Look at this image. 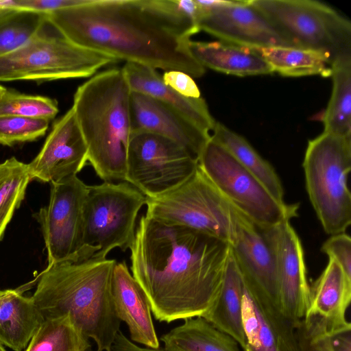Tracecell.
<instances>
[{
  "label": "cell",
  "instance_id": "obj_22",
  "mask_svg": "<svg viewBox=\"0 0 351 351\" xmlns=\"http://www.w3.org/2000/svg\"><path fill=\"white\" fill-rule=\"evenodd\" d=\"M22 290H0V343L14 351L25 349L45 320Z\"/></svg>",
  "mask_w": 351,
  "mask_h": 351
},
{
  "label": "cell",
  "instance_id": "obj_33",
  "mask_svg": "<svg viewBox=\"0 0 351 351\" xmlns=\"http://www.w3.org/2000/svg\"><path fill=\"white\" fill-rule=\"evenodd\" d=\"M50 121L15 115H0V144L12 146L34 141L47 132Z\"/></svg>",
  "mask_w": 351,
  "mask_h": 351
},
{
  "label": "cell",
  "instance_id": "obj_13",
  "mask_svg": "<svg viewBox=\"0 0 351 351\" xmlns=\"http://www.w3.org/2000/svg\"><path fill=\"white\" fill-rule=\"evenodd\" d=\"M261 230L274 257L281 311L296 328L305 317L311 295L302 243L290 221Z\"/></svg>",
  "mask_w": 351,
  "mask_h": 351
},
{
  "label": "cell",
  "instance_id": "obj_14",
  "mask_svg": "<svg viewBox=\"0 0 351 351\" xmlns=\"http://www.w3.org/2000/svg\"><path fill=\"white\" fill-rule=\"evenodd\" d=\"M200 7L202 14L197 23L199 30L226 43L249 49L289 47L267 19L247 1H233L228 5L215 8Z\"/></svg>",
  "mask_w": 351,
  "mask_h": 351
},
{
  "label": "cell",
  "instance_id": "obj_2",
  "mask_svg": "<svg viewBox=\"0 0 351 351\" xmlns=\"http://www.w3.org/2000/svg\"><path fill=\"white\" fill-rule=\"evenodd\" d=\"M129 249L131 274L157 320L203 317L212 308L222 286L229 243L144 215Z\"/></svg>",
  "mask_w": 351,
  "mask_h": 351
},
{
  "label": "cell",
  "instance_id": "obj_19",
  "mask_svg": "<svg viewBox=\"0 0 351 351\" xmlns=\"http://www.w3.org/2000/svg\"><path fill=\"white\" fill-rule=\"evenodd\" d=\"M112 293L117 315L127 324L131 340L146 348H159L147 298L125 261L114 266Z\"/></svg>",
  "mask_w": 351,
  "mask_h": 351
},
{
  "label": "cell",
  "instance_id": "obj_31",
  "mask_svg": "<svg viewBox=\"0 0 351 351\" xmlns=\"http://www.w3.org/2000/svg\"><path fill=\"white\" fill-rule=\"evenodd\" d=\"M31 180L27 164L15 157L0 163V241Z\"/></svg>",
  "mask_w": 351,
  "mask_h": 351
},
{
  "label": "cell",
  "instance_id": "obj_17",
  "mask_svg": "<svg viewBox=\"0 0 351 351\" xmlns=\"http://www.w3.org/2000/svg\"><path fill=\"white\" fill-rule=\"evenodd\" d=\"M230 247L245 283L280 306L272 251L261 230L241 212Z\"/></svg>",
  "mask_w": 351,
  "mask_h": 351
},
{
  "label": "cell",
  "instance_id": "obj_24",
  "mask_svg": "<svg viewBox=\"0 0 351 351\" xmlns=\"http://www.w3.org/2000/svg\"><path fill=\"white\" fill-rule=\"evenodd\" d=\"M243 287V279L230 247L219 294L203 317L232 337L241 348L244 346L242 324Z\"/></svg>",
  "mask_w": 351,
  "mask_h": 351
},
{
  "label": "cell",
  "instance_id": "obj_9",
  "mask_svg": "<svg viewBox=\"0 0 351 351\" xmlns=\"http://www.w3.org/2000/svg\"><path fill=\"white\" fill-rule=\"evenodd\" d=\"M146 196L128 182L88 186L84 213V247L91 256L107 258L114 248L125 252L134 237L136 219Z\"/></svg>",
  "mask_w": 351,
  "mask_h": 351
},
{
  "label": "cell",
  "instance_id": "obj_12",
  "mask_svg": "<svg viewBox=\"0 0 351 351\" xmlns=\"http://www.w3.org/2000/svg\"><path fill=\"white\" fill-rule=\"evenodd\" d=\"M88 192L77 176L50 183L47 206L34 214L40 226L48 265L71 258L92 256L84 247V213Z\"/></svg>",
  "mask_w": 351,
  "mask_h": 351
},
{
  "label": "cell",
  "instance_id": "obj_29",
  "mask_svg": "<svg viewBox=\"0 0 351 351\" xmlns=\"http://www.w3.org/2000/svg\"><path fill=\"white\" fill-rule=\"evenodd\" d=\"M91 344L69 315L45 319L25 351H90Z\"/></svg>",
  "mask_w": 351,
  "mask_h": 351
},
{
  "label": "cell",
  "instance_id": "obj_40",
  "mask_svg": "<svg viewBox=\"0 0 351 351\" xmlns=\"http://www.w3.org/2000/svg\"><path fill=\"white\" fill-rule=\"evenodd\" d=\"M7 89L3 86L0 85V98L3 95V94L5 92Z\"/></svg>",
  "mask_w": 351,
  "mask_h": 351
},
{
  "label": "cell",
  "instance_id": "obj_27",
  "mask_svg": "<svg viewBox=\"0 0 351 351\" xmlns=\"http://www.w3.org/2000/svg\"><path fill=\"white\" fill-rule=\"evenodd\" d=\"M271 66L274 72L287 77L319 75L330 77L332 60L319 51L287 46L251 49Z\"/></svg>",
  "mask_w": 351,
  "mask_h": 351
},
{
  "label": "cell",
  "instance_id": "obj_6",
  "mask_svg": "<svg viewBox=\"0 0 351 351\" xmlns=\"http://www.w3.org/2000/svg\"><path fill=\"white\" fill-rule=\"evenodd\" d=\"M46 24L23 46L0 56V82L92 77L104 66L117 61L72 43L56 29L49 32Z\"/></svg>",
  "mask_w": 351,
  "mask_h": 351
},
{
  "label": "cell",
  "instance_id": "obj_16",
  "mask_svg": "<svg viewBox=\"0 0 351 351\" xmlns=\"http://www.w3.org/2000/svg\"><path fill=\"white\" fill-rule=\"evenodd\" d=\"M243 283V350L300 351L295 328L280 306Z\"/></svg>",
  "mask_w": 351,
  "mask_h": 351
},
{
  "label": "cell",
  "instance_id": "obj_18",
  "mask_svg": "<svg viewBox=\"0 0 351 351\" xmlns=\"http://www.w3.org/2000/svg\"><path fill=\"white\" fill-rule=\"evenodd\" d=\"M133 132H146L170 138L199 157L210 138L207 133L165 103L149 95L131 91Z\"/></svg>",
  "mask_w": 351,
  "mask_h": 351
},
{
  "label": "cell",
  "instance_id": "obj_15",
  "mask_svg": "<svg viewBox=\"0 0 351 351\" xmlns=\"http://www.w3.org/2000/svg\"><path fill=\"white\" fill-rule=\"evenodd\" d=\"M88 162V148L71 108L53 125L38 155L29 164L31 180L56 182L76 176Z\"/></svg>",
  "mask_w": 351,
  "mask_h": 351
},
{
  "label": "cell",
  "instance_id": "obj_4",
  "mask_svg": "<svg viewBox=\"0 0 351 351\" xmlns=\"http://www.w3.org/2000/svg\"><path fill=\"white\" fill-rule=\"evenodd\" d=\"M131 90L121 69L100 72L79 86L72 108L88 148V162L104 182H125L132 134Z\"/></svg>",
  "mask_w": 351,
  "mask_h": 351
},
{
  "label": "cell",
  "instance_id": "obj_36",
  "mask_svg": "<svg viewBox=\"0 0 351 351\" xmlns=\"http://www.w3.org/2000/svg\"><path fill=\"white\" fill-rule=\"evenodd\" d=\"M90 0H0V7L48 14L51 12L87 3Z\"/></svg>",
  "mask_w": 351,
  "mask_h": 351
},
{
  "label": "cell",
  "instance_id": "obj_21",
  "mask_svg": "<svg viewBox=\"0 0 351 351\" xmlns=\"http://www.w3.org/2000/svg\"><path fill=\"white\" fill-rule=\"evenodd\" d=\"M132 92L152 97L169 106L202 130L213 131L215 121L205 100L184 97L166 85L157 70L134 62H125L121 68Z\"/></svg>",
  "mask_w": 351,
  "mask_h": 351
},
{
  "label": "cell",
  "instance_id": "obj_28",
  "mask_svg": "<svg viewBox=\"0 0 351 351\" xmlns=\"http://www.w3.org/2000/svg\"><path fill=\"white\" fill-rule=\"evenodd\" d=\"M332 89L322 121L324 132L351 135V54L332 62Z\"/></svg>",
  "mask_w": 351,
  "mask_h": 351
},
{
  "label": "cell",
  "instance_id": "obj_37",
  "mask_svg": "<svg viewBox=\"0 0 351 351\" xmlns=\"http://www.w3.org/2000/svg\"><path fill=\"white\" fill-rule=\"evenodd\" d=\"M164 83L172 88L180 95L189 98L201 97V94L192 77L189 75L178 71H165L162 75Z\"/></svg>",
  "mask_w": 351,
  "mask_h": 351
},
{
  "label": "cell",
  "instance_id": "obj_8",
  "mask_svg": "<svg viewBox=\"0 0 351 351\" xmlns=\"http://www.w3.org/2000/svg\"><path fill=\"white\" fill-rule=\"evenodd\" d=\"M289 47L319 51L332 61L351 54V23L324 3L314 0H250Z\"/></svg>",
  "mask_w": 351,
  "mask_h": 351
},
{
  "label": "cell",
  "instance_id": "obj_39",
  "mask_svg": "<svg viewBox=\"0 0 351 351\" xmlns=\"http://www.w3.org/2000/svg\"><path fill=\"white\" fill-rule=\"evenodd\" d=\"M110 351H166L164 348H142L129 340L123 332L119 330L114 340Z\"/></svg>",
  "mask_w": 351,
  "mask_h": 351
},
{
  "label": "cell",
  "instance_id": "obj_34",
  "mask_svg": "<svg viewBox=\"0 0 351 351\" xmlns=\"http://www.w3.org/2000/svg\"><path fill=\"white\" fill-rule=\"evenodd\" d=\"M295 332L300 351H332L326 328L317 320L304 317Z\"/></svg>",
  "mask_w": 351,
  "mask_h": 351
},
{
  "label": "cell",
  "instance_id": "obj_25",
  "mask_svg": "<svg viewBox=\"0 0 351 351\" xmlns=\"http://www.w3.org/2000/svg\"><path fill=\"white\" fill-rule=\"evenodd\" d=\"M166 351H241L239 343L203 317L184 323L160 337Z\"/></svg>",
  "mask_w": 351,
  "mask_h": 351
},
{
  "label": "cell",
  "instance_id": "obj_7",
  "mask_svg": "<svg viewBox=\"0 0 351 351\" xmlns=\"http://www.w3.org/2000/svg\"><path fill=\"white\" fill-rule=\"evenodd\" d=\"M146 215L185 226L231 245L240 213L199 166L185 181L154 197H146Z\"/></svg>",
  "mask_w": 351,
  "mask_h": 351
},
{
  "label": "cell",
  "instance_id": "obj_11",
  "mask_svg": "<svg viewBox=\"0 0 351 351\" xmlns=\"http://www.w3.org/2000/svg\"><path fill=\"white\" fill-rule=\"evenodd\" d=\"M198 167V159L184 147L167 137L133 132L129 142L125 182L147 197L176 187Z\"/></svg>",
  "mask_w": 351,
  "mask_h": 351
},
{
  "label": "cell",
  "instance_id": "obj_23",
  "mask_svg": "<svg viewBox=\"0 0 351 351\" xmlns=\"http://www.w3.org/2000/svg\"><path fill=\"white\" fill-rule=\"evenodd\" d=\"M189 49L204 68L240 76L271 74L267 62L255 51L221 42L191 40Z\"/></svg>",
  "mask_w": 351,
  "mask_h": 351
},
{
  "label": "cell",
  "instance_id": "obj_10",
  "mask_svg": "<svg viewBox=\"0 0 351 351\" xmlns=\"http://www.w3.org/2000/svg\"><path fill=\"white\" fill-rule=\"evenodd\" d=\"M198 164L227 200L259 228H271L298 215V204L278 202L211 136Z\"/></svg>",
  "mask_w": 351,
  "mask_h": 351
},
{
  "label": "cell",
  "instance_id": "obj_38",
  "mask_svg": "<svg viewBox=\"0 0 351 351\" xmlns=\"http://www.w3.org/2000/svg\"><path fill=\"white\" fill-rule=\"evenodd\" d=\"M332 351H351V327L327 334Z\"/></svg>",
  "mask_w": 351,
  "mask_h": 351
},
{
  "label": "cell",
  "instance_id": "obj_41",
  "mask_svg": "<svg viewBox=\"0 0 351 351\" xmlns=\"http://www.w3.org/2000/svg\"><path fill=\"white\" fill-rule=\"evenodd\" d=\"M0 351H5L3 345L0 343Z\"/></svg>",
  "mask_w": 351,
  "mask_h": 351
},
{
  "label": "cell",
  "instance_id": "obj_26",
  "mask_svg": "<svg viewBox=\"0 0 351 351\" xmlns=\"http://www.w3.org/2000/svg\"><path fill=\"white\" fill-rule=\"evenodd\" d=\"M211 137L223 146L255 177L279 202L285 203L280 178L269 162L262 158L241 136L219 122H215Z\"/></svg>",
  "mask_w": 351,
  "mask_h": 351
},
{
  "label": "cell",
  "instance_id": "obj_5",
  "mask_svg": "<svg viewBox=\"0 0 351 351\" xmlns=\"http://www.w3.org/2000/svg\"><path fill=\"white\" fill-rule=\"evenodd\" d=\"M306 191L326 234L343 233L351 223V135L324 132L308 141L302 163Z\"/></svg>",
  "mask_w": 351,
  "mask_h": 351
},
{
  "label": "cell",
  "instance_id": "obj_3",
  "mask_svg": "<svg viewBox=\"0 0 351 351\" xmlns=\"http://www.w3.org/2000/svg\"><path fill=\"white\" fill-rule=\"evenodd\" d=\"M115 259L71 258L50 265L37 277L31 298L44 319L69 315L77 330L110 351L121 321L112 293Z\"/></svg>",
  "mask_w": 351,
  "mask_h": 351
},
{
  "label": "cell",
  "instance_id": "obj_35",
  "mask_svg": "<svg viewBox=\"0 0 351 351\" xmlns=\"http://www.w3.org/2000/svg\"><path fill=\"white\" fill-rule=\"evenodd\" d=\"M321 251L335 260L351 278V239L349 235L345 232L332 235L323 243Z\"/></svg>",
  "mask_w": 351,
  "mask_h": 351
},
{
  "label": "cell",
  "instance_id": "obj_20",
  "mask_svg": "<svg viewBox=\"0 0 351 351\" xmlns=\"http://www.w3.org/2000/svg\"><path fill=\"white\" fill-rule=\"evenodd\" d=\"M351 300V278L333 259L311 287L310 302L304 317L319 322L327 334L351 327L346 311Z\"/></svg>",
  "mask_w": 351,
  "mask_h": 351
},
{
  "label": "cell",
  "instance_id": "obj_30",
  "mask_svg": "<svg viewBox=\"0 0 351 351\" xmlns=\"http://www.w3.org/2000/svg\"><path fill=\"white\" fill-rule=\"evenodd\" d=\"M47 21L46 14L0 7V56L23 46Z\"/></svg>",
  "mask_w": 351,
  "mask_h": 351
},
{
  "label": "cell",
  "instance_id": "obj_32",
  "mask_svg": "<svg viewBox=\"0 0 351 351\" xmlns=\"http://www.w3.org/2000/svg\"><path fill=\"white\" fill-rule=\"evenodd\" d=\"M58 112L56 100L6 90L0 98V115H15L51 121Z\"/></svg>",
  "mask_w": 351,
  "mask_h": 351
},
{
  "label": "cell",
  "instance_id": "obj_1",
  "mask_svg": "<svg viewBox=\"0 0 351 351\" xmlns=\"http://www.w3.org/2000/svg\"><path fill=\"white\" fill-rule=\"evenodd\" d=\"M72 43L125 62L200 77L205 68L189 49L197 25L176 0H90L47 14Z\"/></svg>",
  "mask_w": 351,
  "mask_h": 351
}]
</instances>
